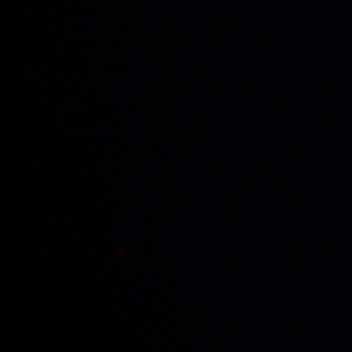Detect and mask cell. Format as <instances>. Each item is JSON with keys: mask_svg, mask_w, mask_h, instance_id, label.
Segmentation results:
<instances>
[]
</instances>
